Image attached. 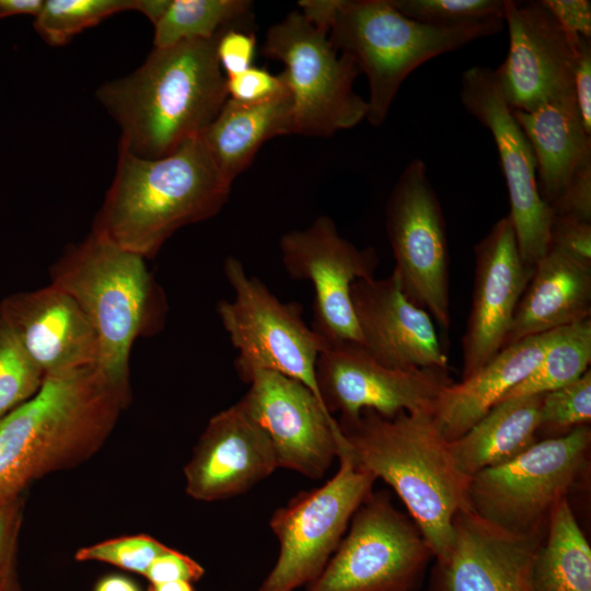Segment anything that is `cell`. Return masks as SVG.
<instances>
[{
  "label": "cell",
  "instance_id": "obj_1",
  "mask_svg": "<svg viewBox=\"0 0 591 591\" xmlns=\"http://www.w3.org/2000/svg\"><path fill=\"white\" fill-rule=\"evenodd\" d=\"M129 402L97 364L46 375L32 398L0 418V505L91 459Z\"/></svg>",
  "mask_w": 591,
  "mask_h": 591
},
{
  "label": "cell",
  "instance_id": "obj_2",
  "mask_svg": "<svg viewBox=\"0 0 591 591\" xmlns=\"http://www.w3.org/2000/svg\"><path fill=\"white\" fill-rule=\"evenodd\" d=\"M222 32L153 47L134 72L96 90L120 129L118 146L142 159H159L204 134L229 99L216 53Z\"/></svg>",
  "mask_w": 591,
  "mask_h": 591
},
{
  "label": "cell",
  "instance_id": "obj_3",
  "mask_svg": "<svg viewBox=\"0 0 591 591\" xmlns=\"http://www.w3.org/2000/svg\"><path fill=\"white\" fill-rule=\"evenodd\" d=\"M231 186L201 137L159 159H142L118 146L115 175L92 230L152 258L178 229L218 215Z\"/></svg>",
  "mask_w": 591,
  "mask_h": 591
},
{
  "label": "cell",
  "instance_id": "obj_4",
  "mask_svg": "<svg viewBox=\"0 0 591 591\" xmlns=\"http://www.w3.org/2000/svg\"><path fill=\"white\" fill-rule=\"evenodd\" d=\"M337 421L354 462L394 489L436 560L444 558L456 514L470 509V477L456 467L432 415L384 417L366 409L355 420Z\"/></svg>",
  "mask_w": 591,
  "mask_h": 591
},
{
  "label": "cell",
  "instance_id": "obj_5",
  "mask_svg": "<svg viewBox=\"0 0 591 591\" xmlns=\"http://www.w3.org/2000/svg\"><path fill=\"white\" fill-rule=\"evenodd\" d=\"M299 7L366 74V119L375 127L385 121L401 85L416 68L505 26L498 18L454 25L422 23L402 14L390 0H302Z\"/></svg>",
  "mask_w": 591,
  "mask_h": 591
},
{
  "label": "cell",
  "instance_id": "obj_6",
  "mask_svg": "<svg viewBox=\"0 0 591 591\" xmlns=\"http://www.w3.org/2000/svg\"><path fill=\"white\" fill-rule=\"evenodd\" d=\"M144 260L92 230L49 269L50 285L73 298L94 328L99 368L128 397L134 343L160 331L166 311Z\"/></svg>",
  "mask_w": 591,
  "mask_h": 591
},
{
  "label": "cell",
  "instance_id": "obj_7",
  "mask_svg": "<svg viewBox=\"0 0 591 591\" xmlns=\"http://www.w3.org/2000/svg\"><path fill=\"white\" fill-rule=\"evenodd\" d=\"M588 425L536 441L514 459L470 477V509L512 534L544 535L549 515L583 471Z\"/></svg>",
  "mask_w": 591,
  "mask_h": 591
},
{
  "label": "cell",
  "instance_id": "obj_8",
  "mask_svg": "<svg viewBox=\"0 0 591 591\" xmlns=\"http://www.w3.org/2000/svg\"><path fill=\"white\" fill-rule=\"evenodd\" d=\"M262 53L285 65L293 134L329 137L367 118V100L354 90L361 73L357 62L337 51L327 33L300 10L268 28Z\"/></svg>",
  "mask_w": 591,
  "mask_h": 591
},
{
  "label": "cell",
  "instance_id": "obj_9",
  "mask_svg": "<svg viewBox=\"0 0 591 591\" xmlns=\"http://www.w3.org/2000/svg\"><path fill=\"white\" fill-rule=\"evenodd\" d=\"M223 270L234 298L219 301L217 314L237 350L240 378L247 383L257 371L277 372L308 386L323 404L315 369L327 345L304 323L300 305L280 301L234 256L224 259Z\"/></svg>",
  "mask_w": 591,
  "mask_h": 591
},
{
  "label": "cell",
  "instance_id": "obj_10",
  "mask_svg": "<svg viewBox=\"0 0 591 591\" xmlns=\"http://www.w3.org/2000/svg\"><path fill=\"white\" fill-rule=\"evenodd\" d=\"M339 467L318 488L301 491L278 508L269 526L279 542L276 564L257 591H294L323 571L346 534L352 515L376 480L359 467L339 441Z\"/></svg>",
  "mask_w": 591,
  "mask_h": 591
},
{
  "label": "cell",
  "instance_id": "obj_11",
  "mask_svg": "<svg viewBox=\"0 0 591 591\" xmlns=\"http://www.w3.org/2000/svg\"><path fill=\"white\" fill-rule=\"evenodd\" d=\"M432 552L386 491L372 493L318 577L305 591H413Z\"/></svg>",
  "mask_w": 591,
  "mask_h": 591
},
{
  "label": "cell",
  "instance_id": "obj_12",
  "mask_svg": "<svg viewBox=\"0 0 591 591\" xmlns=\"http://www.w3.org/2000/svg\"><path fill=\"white\" fill-rule=\"evenodd\" d=\"M394 271L405 294L444 329L451 324L449 244L445 220L427 166L412 160L385 207Z\"/></svg>",
  "mask_w": 591,
  "mask_h": 591
},
{
  "label": "cell",
  "instance_id": "obj_13",
  "mask_svg": "<svg viewBox=\"0 0 591 591\" xmlns=\"http://www.w3.org/2000/svg\"><path fill=\"white\" fill-rule=\"evenodd\" d=\"M279 247L287 274L313 286L312 329L326 345H362L351 287L357 280L374 277L379 264L375 250L359 248L343 237L327 216L317 217L305 229L285 233Z\"/></svg>",
  "mask_w": 591,
  "mask_h": 591
},
{
  "label": "cell",
  "instance_id": "obj_14",
  "mask_svg": "<svg viewBox=\"0 0 591 591\" xmlns=\"http://www.w3.org/2000/svg\"><path fill=\"white\" fill-rule=\"evenodd\" d=\"M460 96L464 108L493 136L507 184L508 215L518 247L523 262L533 267L549 248L554 212L540 195L532 147L502 97L494 69L482 66L466 69Z\"/></svg>",
  "mask_w": 591,
  "mask_h": 591
},
{
  "label": "cell",
  "instance_id": "obj_15",
  "mask_svg": "<svg viewBox=\"0 0 591 591\" xmlns=\"http://www.w3.org/2000/svg\"><path fill=\"white\" fill-rule=\"evenodd\" d=\"M316 383L322 402L344 421L362 410L384 417L402 412L429 413L441 390L451 383L447 370L396 369L376 361L362 345H327L316 361Z\"/></svg>",
  "mask_w": 591,
  "mask_h": 591
},
{
  "label": "cell",
  "instance_id": "obj_16",
  "mask_svg": "<svg viewBox=\"0 0 591 591\" xmlns=\"http://www.w3.org/2000/svg\"><path fill=\"white\" fill-rule=\"evenodd\" d=\"M247 384L236 404L268 437L278 467L323 477L338 456V421L308 386L289 376L257 371Z\"/></svg>",
  "mask_w": 591,
  "mask_h": 591
},
{
  "label": "cell",
  "instance_id": "obj_17",
  "mask_svg": "<svg viewBox=\"0 0 591 591\" xmlns=\"http://www.w3.org/2000/svg\"><path fill=\"white\" fill-rule=\"evenodd\" d=\"M503 22L509 49L494 69L503 100L511 111L532 112L546 102L573 92V72L580 40L566 35L541 1L505 0Z\"/></svg>",
  "mask_w": 591,
  "mask_h": 591
},
{
  "label": "cell",
  "instance_id": "obj_18",
  "mask_svg": "<svg viewBox=\"0 0 591 591\" xmlns=\"http://www.w3.org/2000/svg\"><path fill=\"white\" fill-rule=\"evenodd\" d=\"M472 306L462 338V380L485 366L502 347L533 267L520 254L509 215L475 245Z\"/></svg>",
  "mask_w": 591,
  "mask_h": 591
},
{
  "label": "cell",
  "instance_id": "obj_19",
  "mask_svg": "<svg viewBox=\"0 0 591 591\" xmlns=\"http://www.w3.org/2000/svg\"><path fill=\"white\" fill-rule=\"evenodd\" d=\"M351 301L362 346L380 363L396 369L448 371L430 314L403 291L393 270L385 278L354 282Z\"/></svg>",
  "mask_w": 591,
  "mask_h": 591
},
{
  "label": "cell",
  "instance_id": "obj_20",
  "mask_svg": "<svg viewBox=\"0 0 591 591\" xmlns=\"http://www.w3.org/2000/svg\"><path fill=\"white\" fill-rule=\"evenodd\" d=\"M544 535L512 534L462 510L452 547L432 569L429 591H533L532 565Z\"/></svg>",
  "mask_w": 591,
  "mask_h": 591
},
{
  "label": "cell",
  "instance_id": "obj_21",
  "mask_svg": "<svg viewBox=\"0 0 591 591\" xmlns=\"http://www.w3.org/2000/svg\"><path fill=\"white\" fill-rule=\"evenodd\" d=\"M278 468L266 433L237 404L207 424L184 467L185 489L199 501L244 494Z\"/></svg>",
  "mask_w": 591,
  "mask_h": 591
},
{
  "label": "cell",
  "instance_id": "obj_22",
  "mask_svg": "<svg viewBox=\"0 0 591 591\" xmlns=\"http://www.w3.org/2000/svg\"><path fill=\"white\" fill-rule=\"evenodd\" d=\"M0 318L45 376L97 364L94 328L74 299L56 286L5 297Z\"/></svg>",
  "mask_w": 591,
  "mask_h": 591
},
{
  "label": "cell",
  "instance_id": "obj_23",
  "mask_svg": "<svg viewBox=\"0 0 591 591\" xmlns=\"http://www.w3.org/2000/svg\"><path fill=\"white\" fill-rule=\"evenodd\" d=\"M563 327L502 347L485 366L445 385L433 406V422L448 442L463 436L540 363Z\"/></svg>",
  "mask_w": 591,
  "mask_h": 591
},
{
  "label": "cell",
  "instance_id": "obj_24",
  "mask_svg": "<svg viewBox=\"0 0 591 591\" xmlns=\"http://www.w3.org/2000/svg\"><path fill=\"white\" fill-rule=\"evenodd\" d=\"M591 265L549 247L533 266L503 347L589 318Z\"/></svg>",
  "mask_w": 591,
  "mask_h": 591
},
{
  "label": "cell",
  "instance_id": "obj_25",
  "mask_svg": "<svg viewBox=\"0 0 591 591\" xmlns=\"http://www.w3.org/2000/svg\"><path fill=\"white\" fill-rule=\"evenodd\" d=\"M512 114L532 147L540 195L552 208L576 174L591 163V134L583 125L575 92L532 112Z\"/></svg>",
  "mask_w": 591,
  "mask_h": 591
},
{
  "label": "cell",
  "instance_id": "obj_26",
  "mask_svg": "<svg viewBox=\"0 0 591 591\" xmlns=\"http://www.w3.org/2000/svg\"><path fill=\"white\" fill-rule=\"evenodd\" d=\"M292 134V100L288 91L259 104L228 99L200 137L222 176L232 184L266 141Z\"/></svg>",
  "mask_w": 591,
  "mask_h": 591
},
{
  "label": "cell",
  "instance_id": "obj_27",
  "mask_svg": "<svg viewBox=\"0 0 591 591\" xmlns=\"http://www.w3.org/2000/svg\"><path fill=\"white\" fill-rule=\"evenodd\" d=\"M542 395L508 398L495 405L460 438L448 442L461 473H476L520 455L537 439Z\"/></svg>",
  "mask_w": 591,
  "mask_h": 591
},
{
  "label": "cell",
  "instance_id": "obj_28",
  "mask_svg": "<svg viewBox=\"0 0 591 591\" xmlns=\"http://www.w3.org/2000/svg\"><path fill=\"white\" fill-rule=\"evenodd\" d=\"M531 581L533 591H591V547L567 498L549 515Z\"/></svg>",
  "mask_w": 591,
  "mask_h": 591
},
{
  "label": "cell",
  "instance_id": "obj_29",
  "mask_svg": "<svg viewBox=\"0 0 591 591\" xmlns=\"http://www.w3.org/2000/svg\"><path fill=\"white\" fill-rule=\"evenodd\" d=\"M248 0H169L153 24V47L207 39L230 26H244L251 14Z\"/></svg>",
  "mask_w": 591,
  "mask_h": 591
},
{
  "label": "cell",
  "instance_id": "obj_30",
  "mask_svg": "<svg viewBox=\"0 0 591 591\" xmlns=\"http://www.w3.org/2000/svg\"><path fill=\"white\" fill-rule=\"evenodd\" d=\"M591 362V318L561 328L535 369L502 401L542 395L578 380Z\"/></svg>",
  "mask_w": 591,
  "mask_h": 591
},
{
  "label": "cell",
  "instance_id": "obj_31",
  "mask_svg": "<svg viewBox=\"0 0 591 591\" xmlns=\"http://www.w3.org/2000/svg\"><path fill=\"white\" fill-rule=\"evenodd\" d=\"M129 10H138V0H45L34 28L51 46H62L85 28Z\"/></svg>",
  "mask_w": 591,
  "mask_h": 591
},
{
  "label": "cell",
  "instance_id": "obj_32",
  "mask_svg": "<svg viewBox=\"0 0 591 591\" xmlns=\"http://www.w3.org/2000/svg\"><path fill=\"white\" fill-rule=\"evenodd\" d=\"M44 379V372L0 318V418L32 398Z\"/></svg>",
  "mask_w": 591,
  "mask_h": 591
},
{
  "label": "cell",
  "instance_id": "obj_33",
  "mask_svg": "<svg viewBox=\"0 0 591 591\" xmlns=\"http://www.w3.org/2000/svg\"><path fill=\"white\" fill-rule=\"evenodd\" d=\"M402 14L413 20L454 25L467 22L502 19L505 0H390Z\"/></svg>",
  "mask_w": 591,
  "mask_h": 591
},
{
  "label": "cell",
  "instance_id": "obj_34",
  "mask_svg": "<svg viewBox=\"0 0 591 591\" xmlns=\"http://www.w3.org/2000/svg\"><path fill=\"white\" fill-rule=\"evenodd\" d=\"M170 549L157 538L147 535H128L106 540L80 548L78 561H101L118 568L146 575L151 564Z\"/></svg>",
  "mask_w": 591,
  "mask_h": 591
},
{
  "label": "cell",
  "instance_id": "obj_35",
  "mask_svg": "<svg viewBox=\"0 0 591 591\" xmlns=\"http://www.w3.org/2000/svg\"><path fill=\"white\" fill-rule=\"evenodd\" d=\"M540 430L554 431L586 426L591 420V371L557 390L542 394Z\"/></svg>",
  "mask_w": 591,
  "mask_h": 591
},
{
  "label": "cell",
  "instance_id": "obj_36",
  "mask_svg": "<svg viewBox=\"0 0 591 591\" xmlns=\"http://www.w3.org/2000/svg\"><path fill=\"white\" fill-rule=\"evenodd\" d=\"M230 100L241 104H259L274 100L286 92L288 86L281 73L274 74L254 65L248 69L227 78Z\"/></svg>",
  "mask_w": 591,
  "mask_h": 591
},
{
  "label": "cell",
  "instance_id": "obj_37",
  "mask_svg": "<svg viewBox=\"0 0 591 591\" xmlns=\"http://www.w3.org/2000/svg\"><path fill=\"white\" fill-rule=\"evenodd\" d=\"M549 247L557 248L577 260L591 265V221L570 215L554 213Z\"/></svg>",
  "mask_w": 591,
  "mask_h": 591
},
{
  "label": "cell",
  "instance_id": "obj_38",
  "mask_svg": "<svg viewBox=\"0 0 591 591\" xmlns=\"http://www.w3.org/2000/svg\"><path fill=\"white\" fill-rule=\"evenodd\" d=\"M255 51L256 37L243 26L225 28L217 40V58L225 78L252 67Z\"/></svg>",
  "mask_w": 591,
  "mask_h": 591
},
{
  "label": "cell",
  "instance_id": "obj_39",
  "mask_svg": "<svg viewBox=\"0 0 591 591\" xmlns=\"http://www.w3.org/2000/svg\"><path fill=\"white\" fill-rule=\"evenodd\" d=\"M204 573V567L192 557L170 548L151 564L144 576L152 584L172 581L192 583L198 581Z\"/></svg>",
  "mask_w": 591,
  "mask_h": 591
},
{
  "label": "cell",
  "instance_id": "obj_40",
  "mask_svg": "<svg viewBox=\"0 0 591 591\" xmlns=\"http://www.w3.org/2000/svg\"><path fill=\"white\" fill-rule=\"evenodd\" d=\"M572 42L591 38V2L589 0H542Z\"/></svg>",
  "mask_w": 591,
  "mask_h": 591
},
{
  "label": "cell",
  "instance_id": "obj_41",
  "mask_svg": "<svg viewBox=\"0 0 591 591\" xmlns=\"http://www.w3.org/2000/svg\"><path fill=\"white\" fill-rule=\"evenodd\" d=\"M552 210L554 213L570 215L591 221V163L576 174Z\"/></svg>",
  "mask_w": 591,
  "mask_h": 591
},
{
  "label": "cell",
  "instance_id": "obj_42",
  "mask_svg": "<svg viewBox=\"0 0 591 591\" xmlns=\"http://www.w3.org/2000/svg\"><path fill=\"white\" fill-rule=\"evenodd\" d=\"M573 92L583 125L591 134V42L582 37L573 72Z\"/></svg>",
  "mask_w": 591,
  "mask_h": 591
},
{
  "label": "cell",
  "instance_id": "obj_43",
  "mask_svg": "<svg viewBox=\"0 0 591 591\" xmlns=\"http://www.w3.org/2000/svg\"><path fill=\"white\" fill-rule=\"evenodd\" d=\"M22 511L23 497L0 505V566L16 553Z\"/></svg>",
  "mask_w": 591,
  "mask_h": 591
},
{
  "label": "cell",
  "instance_id": "obj_44",
  "mask_svg": "<svg viewBox=\"0 0 591 591\" xmlns=\"http://www.w3.org/2000/svg\"><path fill=\"white\" fill-rule=\"evenodd\" d=\"M45 0H0V20L16 15H33L40 12Z\"/></svg>",
  "mask_w": 591,
  "mask_h": 591
},
{
  "label": "cell",
  "instance_id": "obj_45",
  "mask_svg": "<svg viewBox=\"0 0 591 591\" xmlns=\"http://www.w3.org/2000/svg\"><path fill=\"white\" fill-rule=\"evenodd\" d=\"M15 554H12L0 566V591H22L16 570Z\"/></svg>",
  "mask_w": 591,
  "mask_h": 591
},
{
  "label": "cell",
  "instance_id": "obj_46",
  "mask_svg": "<svg viewBox=\"0 0 591 591\" xmlns=\"http://www.w3.org/2000/svg\"><path fill=\"white\" fill-rule=\"evenodd\" d=\"M94 591H140V589L127 577L111 575L102 578L96 583Z\"/></svg>",
  "mask_w": 591,
  "mask_h": 591
},
{
  "label": "cell",
  "instance_id": "obj_47",
  "mask_svg": "<svg viewBox=\"0 0 591 591\" xmlns=\"http://www.w3.org/2000/svg\"><path fill=\"white\" fill-rule=\"evenodd\" d=\"M169 0H138V12L154 24L165 11Z\"/></svg>",
  "mask_w": 591,
  "mask_h": 591
},
{
  "label": "cell",
  "instance_id": "obj_48",
  "mask_svg": "<svg viewBox=\"0 0 591 591\" xmlns=\"http://www.w3.org/2000/svg\"><path fill=\"white\" fill-rule=\"evenodd\" d=\"M148 591H195L193 584L187 581H172L150 584Z\"/></svg>",
  "mask_w": 591,
  "mask_h": 591
}]
</instances>
